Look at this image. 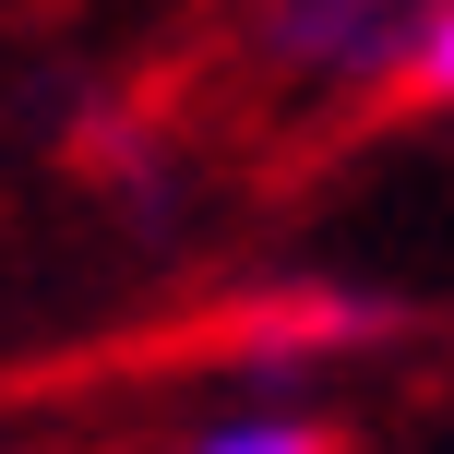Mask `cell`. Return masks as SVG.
I'll list each match as a JSON object with an SVG mask.
<instances>
[{"label":"cell","instance_id":"6da1fadb","mask_svg":"<svg viewBox=\"0 0 454 454\" xmlns=\"http://www.w3.org/2000/svg\"><path fill=\"white\" fill-rule=\"evenodd\" d=\"M431 0H263V60L299 84H383L407 72Z\"/></svg>","mask_w":454,"mask_h":454},{"label":"cell","instance_id":"7a4b0ae2","mask_svg":"<svg viewBox=\"0 0 454 454\" xmlns=\"http://www.w3.org/2000/svg\"><path fill=\"white\" fill-rule=\"evenodd\" d=\"M192 454H335V431H323V419H287V407H251V419L192 431Z\"/></svg>","mask_w":454,"mask_h":454},{"label":"cell","instance_id":"3957f363","mask_svg":"<svg viewBox=\"0 0 454 454\" xmlns=\"http://www.w3.org/2000/svg\"><path fill=\"white\" fill-rule=\"evenodd\" d=\"M407 72H419V96H442V108H454V0H431V24H419Z\"/></svg>","mask_w":454,"mask_h":454}]
</instances>
